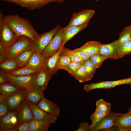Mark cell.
I'll list each match as a JSON object with an SVG mask.
<instances>
[{"mask_svg":"<svg viewBox=\"0 0 131 131\" xmlns=\"http://www.w3.org/2000/svg\"><path fill=\"white\" fill-rule=\"evenodd\" d=\"M4 19L17 38L25 36L34 41L39 34L29 20L18 15H6Z\"/></svg>","mask_w":131,"mask_h":131,"instance_id":"cell-1","label":"cell"},{"mask_svg":"<svg viewBox=\"0 0 131 131\" xmlns=\"http://www.w3.org/2000/svg\"><path fill=\"white\" fill-rule=\"evenodd\" d=\"M33 41L26 36L18 37L15 43L10 47L6 48L4 53L0 55V62L7 59L15 58L24 51L32 48Z\"/></svg>","mask_w":131,"mask_h":131,"instance_id":"cell-2","label":"cell"},{"mask_svg":"<svg viewBox=\"0 0 131 131\" xmlns=\"http://www.w3.org/2000/svg\"><path fill=\"white\" fill-rule=\"evenodd\" d=\"M61 27L58 25L51 30L39 34L33 41L32 48L34 52L41 53Z\"/></svg>","mask_w":131,"mask_h":131,"instance_id":"cell-3","label":"cell"},{"mask_svg":"<svg viewBox=\"0 0 131 131\" xmlns=\"http://www.w3.org/2000/svg\"><path fill=\"white\" fill-rule=\"evenodd\" d=\"M65 27H61L55 34L52 40L43 52L41 56L46 59L52 56L57 51L63 42Z\"/></svg>","mask_w":131,"mask_h":131,"instance_id":"cell-4","label":"cell"},{"mask_svg":"<svg viewBox=\"0 0 131 131\" xmlns=\"http://www.w3.org/2000/svg\"><path fill=\"white\" fill-rule=\"evenodd\" d=\"M18 38L5 20L4 17L0 20V42L7 48L10 47L16 41Z\"/></svg>","mask_w":131,"mask_h":131,"instance_id":"cell-5","label":"cell"},{"mask_svg":"<svg viewBox=\"0 0 131 131\" xmlns=\"http://www.w3.org/2000/svg\"><path fill=\"white\" fill-rule=\"evenodd\" d=\"M123 84H131V77L114 81H103L86 84L84 89L87 92L97 89H108Z\"/></svg>","mask_w":131,"mask_h":131,"instance_id":"cell-6","label":"cell"},{"mask_svg":"<svg viewBox=\"0 0 131 131\" xmlns=\"http://www.w3.org/2000/svg\"><path fill=\"white\" fill-rule=\"evenodd\" d=\"M6 74L9 82L20 87L27 89L35 85L36 74L20 76H13L7 73Z\"/></svg>","mask_w":131,"mask_h":131,"instance_id":"cell-7","label":"cell"},{"mask_svg":"<svg viewBox=\"0 0 131 131\" xmlns=\"http://www.w3.org/2000/svg\"><path fill=\"white\" fill-rule=\"evenodd\" d=\"M95 13L94 10L90 9L83 10L73 13L69 24L66 27H69L88 23Z\"/></svg>","mask_w":131,"mask_h":131,"instance_id":"cell-8","label":"cell"},{"mask_svg":"<svg viewBox=\"0 0 131 131\" xmlns=\"http://www.w3.org/2000/svg\"><path fill=\"white\" fill-rule=\"evenodd\" d=\"M27 101L34 118L51 125L56 123L58 116L48 113L40 108L37 105Z\"/></svg>","mask_w":131,"mask_h":131,"instance_id":"cell-9","label":"cell"},{"mask_svg":"<svg viewBox=\"0 0 131 131\" xmlns=\"http://www.w3.org/2000/svg\"><path fill=\"white\" fill-rule=\"evenodd\" d=\"M19 123L16 110L11 111L0 120V131H13Z\"/></svg>","mask_w":131,"mask_h":131,"instance_id":"cell-10","label":"cell"},{"mask_svg":"<svg viewBox=\"0 0 131 131\" xmlns=\"http://www.w3.org/2000/svg\"><path fill=\"white\" fill-rule=\"evenodd\" d=\"M122 114L110 112L98 122L91 131H106L114 126L116 118Z\"/></svg>","mask_w":131,"mask_h":131,"instance_id":"cell-11","label":"cell"},{"mask_svg":"<svg viewBox=\"0 0 131 131\" xmlns=\"http://www.w3.org/2000/svg\"><path fill=\"white\" fill-rule=\"evenodd\" d=\"M29 10L39 9L50 3L48 0H7Z\"/></svg>","mask_w":131,"mask_h":131,"instance_id":"cell-12","label":"cell"},{"mask_svg":"<svg viewBox=\"0 0 131 131\" xmlns=\"http://www.w3.org/2000/svg\"><path fill=\"white\" fill-rule=\"evenodd\" d=\"M27 95V90L25 89L5 98L11 111L16 110L21 103L26 99Z\"/></svg>","mask_w":131,"mask_h":131,"instance_id":"cell-13","label":"cell"},{"mask_svg":"<svg viewBox=\"0 0 131 131\" xmlns=\"http://www.w3.org/2000/svg\"><path fill=\"white\" fill-rule=\"evenodd\" d=\"M16 110L19 122H30L34 118L26 99L21 103Z\"/></svg>","mask_w":131,"mask_h":131,"instance_id":"cell-14","label":"cell"},{"mask_svg":"<svg viewBox=\"0 0 131 131\" xmlns=\"http://www.w3.org/2000/svg\"><path fill=\"white\" fill-rule=\"evenodd\" d=\"M119 45L117 40L107 44H101L99 53L106 57L114 59Z\"/></svg>","mask_w":131,"mask_h":131,"instance_id":"cell-15","label":"cell"},{"mask_svg":"<svg viewBox=\"0 0 131 131\" xmlns=\"http://www.w3.org/2000/svg\"><path fill=\"white\" fill-rule=\"evenodd\" d=\"M26 99L31 103L37 105L44 97L43 91L41 88L36 85L27 89Z\"/></svg>","mask_w":131,"mask_h":131,"instance_id":"cell-16","label":"cell"},{"mask_svg":"<svg viewBox=\"0 0 131 131\" xmlns=\"http://www.w3.org/2000/svg\"><path fill=\"white\" fill-rule=\"evenodd\" d=\"M37 105L40 108L48 113L56 115L58 116L59 115L60 109L57 105L45 97Z\"/></svg>","mask_w":131,"mask_h":131,"instance_id":"cell-17","label":"cell"},{"mask_svg":"<svg viewBox=\"0 0 131 131\" xmlns=\"http://www.w3.org/2000/svg\"><path fill=\"white\" fill-rule=\"evenodd\" d=\"M64 45H61L57 52L53 55L46 59H45L43 68L49 72L52 76L56 73L57 60L59 56Z\"/></svg>","mask_w":131,"mask_h":131,"instance_id":"cell-18","label":"cell"},{"mask_svg":"<svg viewBox=\"0 0 131 131\" xmlns=\"http://www.w3.org/2000/svg\"><path fill=\"white\" fill-rule=\"evenodd\" d=\"M52 76L49 72L43 68L36 74L35 85L41 88L44 90Z\"/></svg>","mask_w":131,"mask_h":131,"instance_id":"cell-19","label":"cell"},{"mask_svg":"<svg viewBox=\"0 0 131 131\" xmlns=\"http://www.w3.org/2000/svg\"><path fill=\"white\" fill-rule=\"evenodd\" d=\"M24 89L10 82L2 83L0 84V97L5 99Z\"/></svg>","mask_w":131,"mask_h":131,"instance_id":"cell-20","label":"cell"},{"mask_svg":"<svg viewBox=\"0 0 131 131\" xmlns=\"http://www.w3.org/2000/svg\"><path fill=\"white\" fill-rule=\"evenodd\" d=\"M101 43L99 41H91L87 42L81 47L74 49L83 51L90 56L99 53Z\"/></svg>","mask_w":131,"mask_h":131,"instance_id":"cell-21","label":"cell"},{"mask_svg":"<svg viewBox=\"0 0 131 131\" xmlns=\"http://www.w3.org/2000/svg\"><path fill=\"white\" fill-rule=\"evenodd\" d=\"M45 59L41 53L34 52L27 63L24 67L39 71L43 68Z\"/></svg>","mask_w":131,"mask_h":131,"instance_id":"cell-22","label":"cell"},{"mask_svg":"<svg viewBox=\"0 0 131 131\" xmlns=\"http://www.w3.org/2000/svg\"><path fill=\"white\" fill-rule=\"evenodd\" d=\"M88 23L77 26L67 27H65L64 36L61 45H64L68 41L81 31L84 29L87 26Z\"/></svg>","mask_w":131,"mask_h":131,"instance_id":"cell-23","label":"cell"},{"mask_svg":"<svg viewBox=\"0 0 131 131\" xmlns=\"http://www.w3.org/2000/svg\"><path fill=\"white\" fill-rule=\"evenodd\" d=\"M114 126L119 127H131V109L130 107L127 113L122 114L116 118Z\"/></svg>","mask_w":131,"mask_h":131,"instance_id":"cell-24","label":"cell"},{"mask_svg":"<svg viewBox=\"0 0 131 131\" xmlns=\"http://www.w3.org/2000/svg\"><path fill=\"white\" fill-rule=\"evenodd\" d=\"M0 70L8 73L20 68L15 58L7 59L0 63Z\"/></svg>","mask_w":131,"mask_h":131,"instance_id":"cell-25","label":"cell"},{"mask_svg":"<svg viewBox=\"0 0 131 131\" xmlns=\"http://www.w3.org/2000/svg\"><path fill=\"white\" fill-rule=\"evenodd\" d=\"M50 125L47 122L34 118L30 123V131H47Z\"/></svg>","mask_w":131,"mask_h":131,"instance_id":"cell-26","label":"cell"},{"mask_svg":"<svg viewBox=\"0 0 131 131\" xmlns=\"http://www.w3.org/2000/svg\"><path fill=\"white\" fill-rule=\"evenodd\" d=\"M34 52L31 48L24 51L15 58L20 68L24 67L27 64Z\"/></svg>","mask_w":131,"mask_h":131,"instance_id":"cell-27","label":"cell"},{"mask_svg":"<svg viewBox=\"0 0 131 131\" xmlns=\"http://www.w3.org/2000/svg\"><path fill=\"white\" fill-rule=\"evenodd\" d=\"M130 54H131V41L130 40L119 45L114 59L122 58L126 55Z\"/></svg>","mask_w":131,"mask_h":131,"instance_id":"cell-28","label":"cell"},{"mask_svg":"<svg viewBox=\"0 0 131 131\" xmlns=\"http://www.w3.org/2000/svg\"><path fill=\"white\" fill-rule=\"evenodd\" d=\"M84 65L85 68L87 81L91 80L96 72V68L90 58L84 61Z\"/></svg>","mask_w":131,"mask_h":131,"instance_id":"cell-29","label":"cell"},{"mask_svg":"<svg viewBox=\"0 0 131 131\" xmlns=\"http://www.w3.org/2000/svg\"><path fill=\"white\" fill-rule=\"evenodd\" d=\"M39 71L28 67H24L8 74L15 76L26 75L36 74Z\"/></svg>","mask_w":131,"mask_h":131,"instance_id":"cell-30","label":"cell"},{"mask_svg":"<svg viewBox=\"0 0 131 131\" xmlns=\"http://www.w3.org/2000/svg\"><path fill=\"white\" fill-rule=\"evenodd\" d=\"M107 114L96 109L94 112L90 117L91 123L90 125V129L89 131H91L97 124Z\"/></svg>","mask_w":131,"mask_h":131,"instance_id":"cell-31","label":"cell"},{"mask_svg":"<svg viewBox=\"0 0 131 131\" xmlns=\"http://www.w3.org/2000/svg\"><path fill=\"white\" fill-rule=\"evenodd\" d=\"M131 36V26L125 27L119 34L117 41L119 45L124 43L130 40Z\"/></svg>","mask_w":131,"mask_h":131,"instance_id":"cell-32","label":"cell"},{"mask_svg":"<svg viewBox=\"0 0 131 131\" xmlns=\"http://www.w3.org/2000/svg\"><path fill=\"white\" fill-rule=\"evenodd\" d=\"M71 76L80 83L87 81L86 69L84 64L80 67Z\"/></svg>","mask_w":131,"mask_h":131,"instance_id":"cell-33","label":"cell"},{"mask_svg":"<svg viewBox=\"0 0 131 131\" xmlns=\"http://www.w3.org/2000/svg\"><path fill=\"white\" fill-rule=\"evenodd\" d=\"M96 109L107 114L111 112V104L106 102L103 99L96 101Z\"/></svg>","mask_w":131,"mask_h":131,"instance_id":"cell-34","label":"cell"},{"mask_svg":"<svg viewBox=\"0 0 131 131\" xmlns=\"http://www.w3.org/2000/svg\"><path fill=\"white\" fill-rule=\"evenodd\" d=\"M10 111L5 99L0 97V120Z\"/></svg>","mask_w":131,"mask_h":131,"instance_id":"cell-35","label":"cell"},{"mask_svg":"<svg viewBox=\"0 0 131 131\" xmlns=\"http://www.w3.org/2000/svg\"><path fill=\"white\" fill-rule=\"evenodd\" d=\"M90 59L97 69L101 66L103 62L107 58L100 54L98 53L91 56Z\"/></svg>","mask_w":131,"mask_h":131,"instance_id":"cell-36","label":"cell"},{"mask_svg":"<svg viewBox=\"0 0 131 131\" xmlns=\"http://www.w3.org/2000/svg\"><path fill=\"white\" fill-rule=\"evenodd\" d=\"M83 64V62H71L63 69L67 71L71 76Z\"/></svg>","mask_w":131,"mask_h":131,"instance_id":"cell-37","label":"cell"},{"mask_svg":"<svg viewBox=\"0 0 131 131\" xmlns=\"http://www.w3.org/2000/svg\"><path fill=\"white\" fill-rule=\"evenodd\" d=\"M69 57L67 56H59L57 64V69L58 70L63 68L71 62Z\"/></svg>","mask_w":131,"mask_h":131,"instance_id":"cell-38","label":"cell"},{"mask_svg":"<svg viewBox=\"0 0 131 131\" xmlns=\"http://www.w3.org/2000/svg\"><path fill=\"white\" fill-rule=\"evenodd\" d=\"M30 123L27 121L19 122L13 131H30Z\"/></svg>","mask_w":131,"mask_h":131,"instance_id":"cell-39","label":"cell"},{"mask_svg":"<svg viewBox=\"0 0 131 131\" xmlns=\"http://www.w3.org/2000/svg\"><path fill=\"white\" fill-rule=\"evenodd\" d=\"M90 126L87 122H82L79 125L76 131H89Z\"/></svg>","mask_w":131,"mask_h":131,"instance_id":"cell-40","label":"cell"},{"mask_svg":"<svg viewBox=\"0 0 131 131\" xmlns=\"http://www.w3.org/2000/svg\"><path fill=\"white\" fill-rule=\"evenodd\" d=\"M64 56H68L70 59L71 62H83L84 61L80 57L75 55L68 54Z\"/></svg>","mask_w":131,"mask_h":131,"instance_id":"cell-41","label":"cell"},{"mask_svg":"<svg viewBox=\"0 0 131 131\" xmlns=\"http://www.w3.org/2000/svg\"><path fill=\"white\" fill-rule=\"evenodd\" d=\"M8 82H9L6 73L0 70V84Z\"/></svg>","mask_w":131,"mask_h":131,"instance_id":"cell-42","label":"cell"},{"mask_svg":"<svg viewBox=\"0 0 131 131\" xmlns=\"http://www.w3.org/2000/svg\"><path fill=\"white\" fill-rule=\"evenodd\" d=\"M6 48L3 44L0 42V55H2L4 53Z\"/></svg>","mask_w":131,"mask_h":131,"instance_id":"cell-43","label":"cell"},{"mask_svg":"<svg viewBox=\"0 0 131 131\" xmlns=\"http://www.w3.org/2000/svg\"><path fill=\"white\" fill-rule=\"evenodd\" d=\"M50 2H56L58 3H63L65 0H48Z\"/></svg>","mask_w":131,"mask_h":131,"instance_id":"cell-44","label":"cell"},{"mask_svg":"<svg viewBox=\"0 0 131 131\" xmlns=\"http://www.w3.org/2000/svg\"><path fill=\"white\" fill-rule=\"evenodd\" d=\"M94 0L96 2H97L99 0Z\"/></svg>","mask_w":131,"mask_h":131,"instance_id":"cell-45","label":"cell"},{"mask_svg":"<svg viewBox=\"0 0 131 131\" xmlns=\"http://www.w3.org/2000/svg\"><path fill=\"white\" fill-rule=\"evenodd\" d=\"M0 0L3 1H6L7 0Z\"/></svg>","mask_w":131,"mask_h":131,"instance_id":"cell-46","label":"cell"},{"mask_svg":"<svg viewBox=\"0 0 131 131\" xmlns=\"http://www.w3.org/2000/svg\"><path fill=\"white\" fill-rule=\"evenodd\" d=\"M130 40L131 41V38H130Z\"/></svg>","mask_w":131,"mask_h":131,"instance_id":"cell-47","label":"cell"},{"mask_svg":"<svg viewBox=\"0 0 131 131\" xmlns=\"http://www.w3.org/2000/svg\"><path fill=\"white\" fill-rule=\"evenodd\" d=\"M130 107V108H131V107Z\"/></svg>","mask_w":131,"mask_h":131,"instance_id":"cell-48","label":"cell"}]
</instances>
